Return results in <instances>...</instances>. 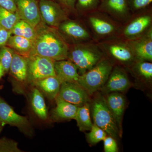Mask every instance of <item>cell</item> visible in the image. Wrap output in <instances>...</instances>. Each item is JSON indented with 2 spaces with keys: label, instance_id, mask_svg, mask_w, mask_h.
Returning a JSON list of instances; mask_svg holds the SVG:
<instances>
[{
  "label": "cell",
  "instance_id": "cell-17",
  "mask_svg": "<svg viewBox=\"0 0 152 152\" xmlns=\"http://www.w3.org/2000/svg\"><path fill=\"white\" fill-rule=\"evenodd\" d=\"M152 22L151 17L144 15L138 17L131 22L125 28L124 35L132 40L144 34L147 29L150 27Z\"/></svg>",
  "mask_w": 152,
  "mask_h": 152
},
{
  "label": "cell",
  "instance_id": "cell-29",
  "mask_svg": "<svg viewBox=\"0 0 152 152\" xmlns=\"http://www.w3.org/2000/svg\"><path fill=\"white\" fill-rule=\"evenodd\" d=\"M138 74L142 77L147 80H151L152 78V64L148 61H142L138 63L136 66Z\"/></svg>",
  "mask_w": 152,
  "mask_h": 152
},
{
  "label": "cell",
  "instance_id": "cell-13",
  "mask_svg": "<svg viewBox=\"0 0 152 152\" xmlns=\"http://www.w3.org/2000/svg\"><path fill=\"white\" fill-rule=\"evenodd\" d=\"M99 7L102 12L120 21L127 20L130 16L128 0H102Z\"/></svg>",
  "mask_w": 152,
  "mask_h": 152
},
{
  "label": "cell",
  "instance_id": "cell-5",
  "mask_svg": "<svg viewBox=\"0 0 152 152\" xmlns=\"http://www.w3.org/2000/svg\"><path fill=\"white\" fill-rule=\"evenodd\" d=\"M27 58L28 82H34L56 75L55 61L38 55H30Z\"/></svg>",
  "mask_w": 152,
  "mask_h": 152
},
{
  "label": "cell",
  "instance_id": "cell-37",
  "mask_svg": "<svg viewBox=\"0 0 152 152\" xmlns=\"http://www.w3.org/2000/svg\"><path fill=\"white\" fill-rule=\"evenodd\" d=\"M5 73L4 68L0 64V79L4 75Z\"/></svg>",
  "mask_w": 152,
  "mask_h": 152
},
{
  "label": "cell",
  "instance_id": "cell-34",
  "mask_svg": "<svg viewBox=\"0 0 152 152\" xmlns=\"http://www.w3.org/2000/svg\"><path fill=\"white\" fill-rule=\"evenodd\" d=\"M0 7L12 12H17L15 0H0Z\"/></svg>",
  "mask_w": 152,
  "mask_h": 152
},
{
  "label": "cell",
  "instance_id": "cell-19",
  "mask_svg": "<svg viewBox=\"0 0 152 152\" xmlns=\"http://www.w3.org/2000/svg\"><path fill=\"white\" fill-rule=\"evenodd\" d=\"M88 22L94 32L99 37H109L117 31L116 26L113 22L99 16H91Z\"/></svg>",
  "mask_w": 152,
  "mask_h": 152
},
{
  "label": "cell",
  "instance_id": "cell-23",
  "mask_svg": "<svg viewBox=\"0 0 152 152\" xmlns=\"http://www.w3.org/2000/svg\"><path fill=\"white\" fill-rule=\"evenodd\" d=\"M31 103L33 111L36 115L41 120H46L48 118V110L43 94L36 87L32 92Z\"/></svg>",
  "mask_w": 152,
  "mask_h": 152
},
{
  "label": "cell",
  "instance_id": "cell-22",
  "mask_svg": "<svg viewBox=\"0 0 152 152\" xmlns=\"http://www.w3.org/2000/svg\"><path fill=\"white\" fill-rule=\"evenodd\" d=\"M33 41L24 37L11 36L8 41V47L18 52L17 53L28 58L32 49Z\"/></svg>",
  "mask_w": 152,
  "mask_h": 152
},
{
  "label": "cell",
  "instance_id": "cell-28",
  "mask_svg": "<svg viewBox=\"0 0 152 152\" xmlns=\"http://www.w3.org/2000/svg\"><path fill=\"white\" fill-rule=\"evenodd\" d=\"M90 131L87 134V138L89 142L92 144H97L103 141L107 135L103 130L94 124Z\"/></svg>",
  "mask_w": 152,
  "mask_h": 152
},
{
  "label": "cell",
  "instance_id": "cell-7",
  "mask_svg": "<svg viewBox=\"0 0 152 152\" xmlns=\"http://www.w3.org/2000/svg\"><path fill=\"white\" fill-rule=\"evenodd\" d=\"M42 20L52 27H58L67 20L65 12L58 3L52 0H42L39 2Z\"/></svg>",
  "mask_w": 152,
  "mask_h": 152
},
{
  "label": "cell",
  "instance_id": "cell-8",
  "mask_svg": "<svg viewBox=\"0 0 152 152\" xmlns=\"http://www.w3.org/2000/svg\"><path fill=\"white\" fill-rule=\"evenodd\" d=\"M58 96L64 100L81 107L89 102V95L77 83L63 82Z\"/></svg>",
  "mask_w": 152,
  "mask_h": 152
},
{
  "label": "cell",
  "instance_id": "cell-41",
  "mask_svg": "<svg viewBox=\"0 0 152 152\" xmlns=\"http://www.w3.org/2000/svg\"><path fill=\"white\" fill-rule=\"evenodd\" d=\"M1 25H0V29H1Z\"/></svg>",
  "mask_w": 152,
  "mask_h": 152
},
{
  "label": "cell",
  "instance_id": "cell-11",
  "mask_svg": "<svg viewBox=\"0 0 152 152\" xmlns=\"http://www.w3.org/2000/svg\"><path fill=\"white\" fill-rule=\"evenodd\" d=\"M136 58L142 61L152 60V32L151 29L142 35L131 40L128 43Z\"/></svg>",
  "mask_w": 152,
  "mask_h": 152
},
{
  "label": "cell",
  "instance_id": "cell-6",
  "mask_svg": "<svg viewBox=\"0 0 152 152\" xmlns=\"http://www.w3.org/2000/svg\"><path fill=\"white\" fill-rule=\"evenodd\" d=\"M0 123L3 126L9 125L16 127L28 135L32 134L31 127L27 118L16 113L12 108L1 97H0Z\"/></svg>",
  "mask_w": 152,
  "mask_h": 152
},
{
  "label": "cell",
  "instance_id": "cell-25",
  "mask_svg": "<svg viewBox=\"0 0 152 152\" xmlns=\"http://www.w3.org/2000/svg\"><path fill=\"white\" fill-rule=\"evenodd\" d=\"M12 34L34 41L36 35V28L23 20L19 21L11 30Z\"/></svg>",
  "mask_w": 152,
  "mask_h": 152
},
{
  "label": "cell",
  "instance_id": "cell-3",
  "mask_svg": "<svg viewBox=\"0 0 152 152\" xmlns=\"http://www.w3.org/2000/svg\"><path fill=\"white\" fill-rule=\"evenodd\" d=\"M112 70L110 62L102 59L91 69L80 75L77 83L89 95H93L104 85Z\"/></svg>",
  "mask_w": 152,
  "mask_h": 152
},
{
  "label": "cell",
  "instance_id": "cell-35",
  "mask_svg": "<svg viewBox=\"0 0 152 152\" xmlns=\"http://www.w3.org/2000/svg\"><path fill=\"white\" fill-rule=\"evenodd\" d=\"M11 31L1 28L0 29V47L4 46L12 35Z\"/></svg>",
  "mask_w": 152,
  "mask_h": 152
},
{
  "label": "cell",
  "instance_id": "cell-36",
  "mask_svg": "<svg viewBox=\"0 0 152 152\" xmlns=\"http://www.w3.org/2000/svg\"><path fill=\"white\" fill-rule=\"evenodd\" d=\"M77 0H63V4L66 6L68 8L73 10Z\"/></svg>",
  "mask_w": 152,
  "mask_h": 152
},
{
  "label": "cell",
  "instance_id": "cell-9",
  "mask_svg": "<svg viewBox=\"0 0 152 152\" xmlns=\"http://www.w3.org/2000/svg\"><path fill=\"white\" fill-rule=\"evenodd\" d=\"M17 11L21 20L36 28L42 22L37 0H15Z\"/></svg>",
  "mask_w": 152,
  "mask_h": 152
},
{
  "label": "cell",
  "instance_id": "cell-16",
  "mask_svg": "<svg viewBox=\"0 0 152 152\" xmlns=\"http://www.w3.org/2000/svg\"><path fill=\"white\" fill-rule=\"evenodd\" d=\"M54 68L56 75L61 83H77L80 76L77 68L69 60L55 61Z\"/></svg>",
  "mask_w": 152,
  "mask_h": 152
},
{
  "label": "cell",
  "instance_id": "cell-24",
  "mask_svg": "<svg viewBox=\"0 0 152 152\" xmlns=\"http://www.w3.org/2000/svg\"><path fill=\"white\" fill-rule=\"evenodd\" d=\"M75 120L79 130L81 132L90 131L93 124L90 115V106L88 103L78 107L76 113Z\"/></svg>",
  "mask_w": 152,
  "mask_h": 152
},
{
  "label": "cell",
  "instance_id": "cell-20",
  "mask_svg": "<svg viewBox=\"0 0 152 152\" xmlns=\"http://www.w3.org/2000/svg\"><path fill=\"white\" fill-rule=\"evenodd\" d=\"M12 75L18 82L24 83L28 81L27 58L15 53L10 69Z\"/></svg>",
  "mask_w": 152,
  "mask_h": 152
},
{
  "label": "cell",
  "instance_id": "cell-18",
  "mask_svg": "<svg viewBox=\"0 0 152 152\" xmlns=\"http://www.w3.org/2000/svg\"><path fill=\"white\" fill-rule=\"evenodd\" d=\"M61 83L59 79L55 76L41 79L32 84L47 98L53 99L58 94Z\"/></svg>",
  "mask_w": 152,
  "mask_h": 152
},
{
  "label": "cell",
  "instance_id": "cell-39",
  "mask_svg": "<svg viewBox=\"0 0 152 152\" xmlns=\"http://www.w3.org/2000/svg\"><path fill=\"white\" fill-rule=\"evenodd\" d=\"M59 1H60V2L63 4V0H59Z\"/></svg>",
  "mask_w": 152,
  "mask_h": 152
},
{
  "label": "cell",
  "instance_id": "cell-10",
  "mask_svg": "<svg viewBox=\"0 0 152 152\" xmlns=\"http://www.w3.org/2000/svg\"><path fill=\"white\" fill-rule=\"evenodd\" d=\"M130 86V82L126 72L122 68L116 67L112 70L108 79L101 89L105 94L122 92Z\"/></svg>",
  "mask_w": 152,
  "mask_h": 152
},
{
  "label": "cell",
  "instance_id": "cell-30",
  "mask_svg": "<svg viewBox=\"0 0 152 152\" xmlns=\"http://www.w3.org/2000/svg\"><path fill=\"white\" fill-rule=\"evenodd\" d=\"M100 4V0H77L76 7L80 12H86L97 8Z\"/></svg>",
  "mask_w": 152,
  "mask_h": 152
},
{
  "label": "cell",
  "instance_id": "cell-15",
  "mask_svg": "<svg viewBox=\"0 0 152 152\" xmlns=\"http://www.w3.org/2000/svg\"><path fill=\"white\" fill-rule=\"evenodd\" d=\"M105 98L122 134V122L126 104L124 96L120 92H112L108 94Z\"/></svg>",
  "mask_w": 152,
  "mask_h": 152
},
{
  "label": "cell",
  "instance_id": "cell-40",
  "mask_svg": "<svg viewBox=\"0 0 152 152\" xmlns=\"http://www.w3.org/2000/svg\"><path fill=\"white\" fill-rule=\"evenodd\" d=\"M2 88V86H0V90Z\"/></svg>",
  "mask_w": 152,
  "mask_h": 152
},
{
  "label": "cell",
  "instance_id": "cell-2",
  "mask_svg": "<svg viewBox=\"0 0 152 152\" xmlns=\"http://www.w3.org/2000/svg\"><path fill=\"white\" fill-rule=\"evenodd\" d=\"M102 56V52L97 46L83 43L77 44L69 49L68 59L75 65L81 75L97 64Z\"/></svg>",
  "mask_w": 152,
  "mask_h": 152
},
{
  "label": "cell",
  "instance_id": "cell-31",
  "mask_svg": "<svg viewBox=\"0 0 152 152\" xmlns=\"http://www.w3.org/2000/svg\"><path fill=\"white\" fill-rule=\"evenodd\" d=\"M21 152L16 142L5 137L0 139V152Z\"/></svg>",
  "mask_w": 152,
  "mask_h": 152
},
{
  "label": "cell",
  "instance_id": "cell-42",
  "mask_svg": "<svg viewBox=\"0 0 152 152\" xmlns=\"http://www.w3.org/2000/svg\"><path fill=\"white\" fill-rule=\"evenodd\" d=\"M39 1H42V0H39Z\"/></svg>",
  "mask_w": 152,
  "mask_h": 152
},
{
  "label": "cell",
  "instance_id": "cell-27",
  "mask_svg": "<svg viewBox=\"0 0 152 152\" xmlns=\"http://www.w3.org/2000/svg\"><path fill=\"white\" fill-rule=\"evenodd\" d=\"M15 53L13 49L9 47L4 46L0 49V64L2 66L6 73L10 70Z\"/></svg>",
  "mask_w": 152,
  "mask_h": 152
},
{
  "label": "cell",
  "instance_id": "cell-12",
  "mask_svg": "<svg viewBox=\"0 0 152 152\" xmlns=\"http://www.w3.org/2000/svg\"><path fill=\"white\" fill-rule=\"evenodd\" d=\"M58 27L61 34L77 42V44L86 43L91 39L86 28L77 22L66 20Z\"/></svg>",
  "mask_w": 152,
  "mask_h": 152
},
{
  "label": "cell",
  "instance_id": "cell-32",
  "mask_svg": "<svg viewBox=\"0 0 152 152\" xmlns=\"http://www.w3.org/2000/svg\"><path fill=\"white\" fill-rule=\"evenodd\" d=\"M131 10L137 11L142 10L149 5L152 0H128Z\"/></svg>",
  "mask_w": 152,
  "mask_h": 152
},
{
  "label": "cell",
  "instance_id": "cell-38",
  "mask_svg": "<svg viewBox=\"0 0 152 152\" xmlns=\"http://www.w3.org/2000/svg\"><path fill=\"white\" fill-rule=\"evenodd\" d=\"M3 127H4V126H3L0 123V133H1Z\"/></svg>",
  "mask_w": 152,
  "mask_h": 152
},
{
  "label": "cell",
  "instance_id": "cell-4",
  "mask_svg": "<svg viewBox=\"0 0 152 152\" xmlns=\"http://www.w3.org/2000/svg\"><path fill=\"white\" fill-rule=\"evenodd\" d=\"M91 112L94 124L116 140L121 137V134L105 97L99 95L95 98L92 103Z\"/></svg>",
  "mask_w": 152,
  "mask_h": 152
},
{
  "label": "cell",
  "instance_id": "cell-14",
  "mask_svg": "<svg viewBox=\"0 0 152 152\" xmlns=\"http://www.w3.org/2000/svg\"><path fill=\"white\" fill-rule=\"evenodd\" d=\"M104 47L111 56L120 62L129 64L136 58L129 44L122 42H114L104 44Z\"/></svg>",
  "mask_w": 152,
  "mask_h": 152
},
{
  "label": "cell",
  "instance_id": "cell-33",
  "mask_svg": "<svg viewBox=\"0 0 152 152\" xmlns=\"http://www.w3.org/2000/svg\"><path fill=\"white\" fill-rule=\"evenodd\" d=\"M104 150L105 152H117L118 147L115 139L111 136L106 137L104 140Z\"/></svg>",
  "mask_w": 152,
  "mask_h": 152
},
{
  "label": "cell",
  "instance_id": "cell-21",
  "mask_svg": "<svg viewBox=\"0 0 152 152\" xmlns=\"http://www.w3.org/2000/svg\"><path fill=\"white\" fill-rule=\"evenodd\" d=\"M55 99L56 106L53 110V117L58 120L75 119L78 107L64 100L58 96Z\"/></svg>",
  "mask_w": 152,
  "mask_h": 152
},
{
  "label": "cell",
  "instance_id": "cell-1",
  "mask_svg": "<svg viewBox=\"0 0 152 152\" xmlns=\"http://www.w3.org/2000/svg\"><path fill=\"white\" fill-rule=\"evenodd\" d=\"M36 35L30 55H38L55 61L68 59L69 48L65 39L55 28L41 22L36 27Z\"/></svg>",
  "mask_w": 152,
  "mask_h": 152
},
{
  "label": "cell",
  "instance_id": "cell-26",
  "mask_svg": "<svg viewBox=\"0 0 152 152\" xmlns=\"http://www.w3.org/2000/svg\"><path fill=\"white\" fill-rule=\"evenodd\" d=\"M21 20L17 12H12L0 7V25L1 28L11 31Z\"/></svg>",
  "mask_w": 152,
  "mask_h": 152
}]
</instances>
